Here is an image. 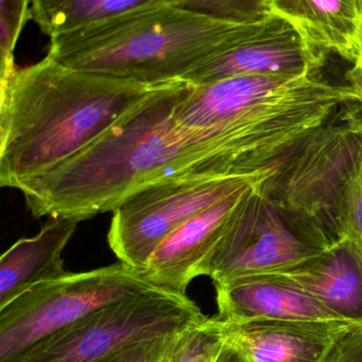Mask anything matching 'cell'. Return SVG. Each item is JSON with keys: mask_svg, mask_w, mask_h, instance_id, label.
I'll return each mask as SVG.
<instances>
[{"mask_svg": "<svg viewBox=\"0 0 362 362\" xmlns=\"http://www.w3.org/2000/svg\"><path fill=\"white\" fill-rule=\"evenodd\" d=\"M193 88L183 80L152 87L80 152L23 181L17 189L31 214L82 221L162 181L259 174L246 148L229 134L176 122V107Z\"/></svg>", "mask_w": 362, "mask_h": 362, "instance_id": "1", "label": "cell"}, {"mask_svg": "<svg viewBox=\"0 0 362 362\" xmlns=\"http://www.w3.org/2000/svg\"><path fill=\"white\" fill-rule=\"evenodd\" d=\"M0 74V185L13 189L80 152L154 87L49 55L23 68L1 57Z\"/></svg>", "mask_w": 362, "mask_h": 362, "instance_id": "2", "label": "cell"}, {"mask_svg": "<svg viewBox=\"0 0 362 362\" xmlns=\"http://www.w3.org/2000/svg\"><path fill=\"white\" fill-rule=\"evenodd\" d=\"M255 23L220 21L153 0L50 38L47 55L76 69L157 86L183 80L231 50Z\"/></svg>", "mask_w": 362, "mask_h": 362, "instance_id": "3", "label": "cell"}, {"mask_svg": "<svg viewBox=\"0 0 362 362\" xmlns=\"http://www.w3.org/2000/svg\"><path fill=\"white\" fill-rule=\"evenodd\" d=\"M362 167V105L344 104L278 160L259 189L321 248L348 238L351 189Z\"/></svg>", "mask_w": 362, "mask_h": 362, "instance_id": "4", "label": "cell"}, {"mask_svg": "<svg viewBox=\"0 0 362 362\" xmlns=\"http://www.w3.org/2000/svg\"><path fill=\"white\" fill-rule=\"evenodd\" d=\"M206 317L187 296L152 287L47 336L13 362H110L138 342L182 333Z\"/></svg>", "mask_w": 362, "mask_h": 362, "instance_id": "5", "label": "cell"}, {"mask_svg": "<svg viewBox=\"0 0 362 362\" xmlns=\"http://www.w3.org/2000/svg\"><path fill=\"white\" fill-rule=\"evenodd\" d=\"M152 287L121 262L36 285L0 308V362H13L47 336Z\"/></svg>", "mask_w": 362, "mask_h": 362, "instance_id": "6", "label": "cell"}, {"mask_svg": "<svg viewBox=\"0 0 362 362\" xmlns=\"http://www.w3.org/2000/svg\"><path fill=\"white\" fill-rule=\"evenodd\" d=\"M223 178H176L144 187L113 212L108 242L119 262L142 272L157 247L181 226L208 206L254 183L276 169Z\"/></svg>", "mask_w": 362, "mask_h": 362, "instance_id": "7", "label": "cell"}, {"mask_svg": "<svg viewBox=\"0 0 362 362\" xmlns=\"http://www.w3.org/2000/svg\"><path fill=\"white\" fill-rule=\"evenodd\" d=\"M259 187L247 194L204 266L203 276H210L214 285L285 272L324 250Z\"/></svg>", "mask_w": 362, "mask_h": 362, "instance_id": "8", "label": "cell"}, {"mask_svg": "<svg viewBox=\"0 0 362 362\" xmlns=\"http://www.w3.org/2000/svg\"><path fill=\"white\" fill-rule=\"evenodd\" d=\"M263 181L244 187L208 206L168 236L140 272L145 280L157 288L187 296L191 281L203 276L204 266L234 213L247 194Z\"/></svg>", "mask_w": 362, "mask_h": 362, "instance_id": "9", "label": "cell"}, {"mask_svg": "<svg viewBox=\"0 0 362 362\" xmlns=\"http://www.w3.org/2000/svg\"><path fill=\"white\" fill-rule=\"evenodd\" d=\"M222 327L225 341L251 362H322L359 325L346 321L263 320L222 321Z\"/></svg>", "mask_w": 362, "mask_h": 362, "instance_id": "10", "label": "cell"}, {"mask_svg": "<svg viewBox=\"0 0 362 362\" xmlns=\"http://www.w3.org/2000/svg\"><path fill=\"white\" fill-rule=\"evenodd\" d=\"M215 288L218 305L217 316L223 322L342 321L290 278L278 272L234 279L215 284Z\"/></svg>", "mask_w": 362, "mask_h": 362, "instance_id": "11", "label": "cell"}, {"mask_svg": "<svg viewBox=\"0 0 362 362\" xmlns=\"http://www.w3.org/2000/svg\"><path fill=\"white\" fill-rule=\"evenodd\" d=\"M278 274L290 278L340 320L362 325V252L349 236Z\"/></svg>", "mask_w": 362, "mask_h": 362, "instance_id": "12", "label": "cell"}, {"mask_svg": "<svg viewBox=\"0 0 362 362\" xmlns=\"http://www.w3.org/2000/svg\"><path fill=\"white\" fill-rule=\"evenodd\" d=\"M80 221L55 217L33 238H21L0 257V308L36 285L67 274L62 253Z\"/></svg>", "mask_w": 362, "mask_h": 362, "instance_id": "13", "label": "cell"}, {"mask_svg": "<svg viewBox=\"0 0 362 362\" xmlns=\"http://www.w3.org/2000/svg\"><path fill=\"white\" fill-rule=\"evenodd\" d=\"M270 10L323 51L354 62L358 57L362 0H269Z\"/></svg>", "mask_w": 362, "mask_h": 362, "instance_id": "14", "label": "cell"}, {"mask_svg": "<svg viewBox=\"0 0 362 362\" xmlns=\"http://www.w3.org/2000/svg\"><path fill=\"white\" fill-rule=\"evenodd\" d=\"M153 0H30V19L50 38Z\"/></svg>", "mask_w": 362, "mask_h": 362, "instance_id": "15", "label": "cell"}, {"mask_svg": "<svg viewBox=\"0 0 362 362\" xmlns=\"http://www.w3.org/2000/svg\"><path fill=\"white\" fill-rule=\"evenodd\" d=\"M222 321L206 317L185 329L176 346V362H215L225 344Z\"/></svg>", "mask_w": 362, "mask_h": 362, "instance_id": "16", "label": "cell"}, {"mask_svg": "<svg viewBox=\"0 0 362 362\" xmlns=\"http://www.w3.org/2000/svg\"><path fill=\"white\" fill-rule=\"evenodd\" d=\"M180 8L232 23H255L271 14L269 0H171Z\"/></svg>", "mask_w": 362, "mask_h": 362, "instance_id": "17", "label": "cell"}, {"mask_svg": "<svg viewBox=\"0 0 362 362\" xmlns=\"http://www.w3.org/2000/svg\"><path fill=\"white\" fill-rule=\"evenodd\" d=\"M30 19V0H0V50L14 54L19 35Z\"/></svg>", "mask_w": 362, "mask_h": 362, "instance_id": "18", "label": "cell"}, {"mask_svg": "<svg viewBox=\"0 0 362 362\" xmlns=\"http://www.w3.org/2000/svg\"><path fill=\"white\" fill-rule=\"evenodd\" d=\"M182 333L138 342L119 353L110 362H159L176 346Z\"/></svg>", "mask_w": 362, "mask_h": 362, "instance_id": "19", "label": "cell"}, {"mask_svg": "<svg viewBox=\"0 0 362 362\" xmlns=\"http://www.w3.org/2000/svg\"><path fill=\"white\" fill-rule=\"evenodd\" d=\"M348 236L362 252V167L351 189L348 209Z\"/></svg>", "mask_w": 362, "mask_h": 362, "instance_id": "20", "label": "cell"}, {"mask_svg": "<svg viewBox=\"0 0 362 362\" xmlns=\"http://www.w3.org/2000/svg\"><path fill=\"white\" fill-rule=\"evenodd\" d=\"M362 338V325L346 334L322 362H349L358 348Z\"/></svg>", "mask_w": 362, "mask_h": 362, "instance_id": "21", "label": "cell"}, {"mask_svg": "<svg viewBox=\"0 0 362 362\" xmlns=\"http://www.w3.org/2000/svg\"><path fill=\"white\" fill-rule=\"evenodd\" d=\"M346 78L355 99L362 105V51L353 62L352 67L346 71Z\"/></svg>", "mask_w": 362, "mask_h": 362, "instance_id": "22", "label": "cell"}, {"mask_svg": "<svg viewBox=\"0 0 362 362\" xmlns=\"http://www.w3.org/2000/svg\"><path fill=\"white\" fill-rule=\"evenodd\" d=\"M215 362H251L235 346L225 341Z\"/></svg>", "mask_w": 362, "mask_h": 362, "instance_id": "23", "label": "cell"}, {"mask_svg": "<svg viewBox=\"0 0 362 362\" xmlns=\"http://www.w3.org/2000/svg\"><path fill=\"white\" fill-rule=\"evenodd\" d=\"M349 362H362V338L358 348L356 349L354 354H353L352 358H351Z\"/></svg>", "mask_w": 362, "mask_h": 362, "instance_id": "24", "label": "cell"}, {"mask_svg": "<svg viewBox=\"0 0 362 362\" xmlns=\"http://www.w3.org/2000/svg\"><path fill=\"white\" fill-rule=\"evenodd\" d=\"M179 341V340H178ZM178 344V342H176ZM176 346H174V348L171 349V351H170L169 353H168L167 355H166L165 357H164L163 359H162L159 362H176Z\"/></svg>", "mask_w": 362, "mask_h": 362, "instance_id": "25", "label": "cell"}, {"mask_svg": "<svg viewBox=\"0 0 362 362\" xmlns=\"http://www.w3.org/2000/svg\"><path fill=\"white\" fill-rule=\"evenodd\" d=\"M359 48H361V51H362V21L361 27V34H359ZM361 51H359V52H361Z\"/></svg>", "mask_w": 362, "mask_h": 362, "instance_id": "26", "label": "cell"}]
</instances>
